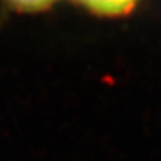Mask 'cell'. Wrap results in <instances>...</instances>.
<instances>
[{"instance_id":"1","label":"cell","mask_w":161,"mask_h":161,"mask_svg":"<svg viewBox=\"0 0 161 161\" xmlns=\"http://www.w3.org/2000/svg\"><path fill=\"white\" fill-rule=\"evenodd\" d=\"M89 11L105 16H121L130 12L138 0H75Z\"/></svg>"},{"instance_id":"2","label":"cell","mask_w":161,"mask_h":161,"mask_svg":"<svg viewBox=\"0 0 161 161\" xmlns=\"http://www.w3.org/2000/svg\"><path fill=\"white\" fill-rule=\"evenodd\" d=\"M9 7L18 11L24 12H35L48 8L57 0H4Z\"/></svg>"}]
</instances>
